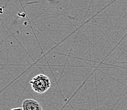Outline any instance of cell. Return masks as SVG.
I'll return each instance as SVG.
<instances>
[{"mask_svg": "<svg viewBox=\"0 0 127 110\" xmlns=\"http://www.w3.org/2000/svg\"><path fill=\"white\" fill-rule=\"evenodd\" d=\"M24 110H43L42 105L37 100L34 99H26L23 101Z\"/></svg>", "mask_w": 127, "mask_h": 110, "instance_id": "obj_2", "label": "cell"}, {"mask_svg": "<svg viewBox=\"0 0 127 110\" xmlns=\"http://www.w3.org/2000/svg\"><path fill=\"white\" fill-rule=\"evenodd\" d=\"M32 89L37 93L43 94L48 91L51 85L49 77L44 74H39L30 81Z\"/></svg>", "mask_w": 127, "mask_h": 110, "instance_id": "obj_1", "label": "cell"}, {"mask_svg": "<svg viewBox=\"0 0 127 110\" xmlns=\"http://www.w3.org/2000/svg\"><path fill=\"white\" fill-rule=\"evenodd\" d=\"M24 110V109H23V108H20V107H18V108H13V109H11V110Z\"/></svg>", "mask_w": 127, "mask_h": 110, "instance_id": "obj_3", "label": "cell"}]
</instances>
